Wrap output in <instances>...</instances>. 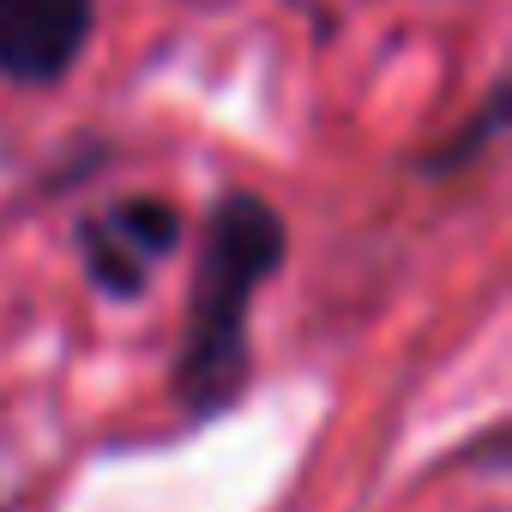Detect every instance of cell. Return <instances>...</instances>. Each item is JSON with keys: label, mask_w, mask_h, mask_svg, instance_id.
Here are the masks:
<instances>
[{"label": "cell", "mask_w": 512, "mask_h": 512, "mask_svg": "<svg viewBox=\"0 0 512 512\" xmlns=\"http://www.w3.org/2000/svg\"><path fill=\"white\" fill-rule=\"evenodd\" d=\"M91 43V0H0V73L49 85Z\"/></svg>", "instance_id": "3957f363"}, {"label": "cell", "mask_w": 512, "mask_h": 512, "mask_svg": "<svg viewBox=\"0 0 512 512\" xmlns=\"http://www.w3.org/2000/svg\"><path fill=\"white\" fill-rule=\"evenodd\" d=\"M278 266H284V217L253 193H229L211 211V229L199 247L193 302H187L193 314L175 356V398L187 404V416H217L241 392L247 308Z\"/></svg>", "instance_id": "6da1fadb"}, {"label": "cell", "mask_w": 512, "mask_h": 512, "mask_svg": "<svg viewBox=\"0 0 512 512\" xmlns=\"http://www.w3.org/2000/svg\"><path fill=\"white\" fill-rule=\"evenodd\" d=\"M175 241H181V217L163 199H127L79 223V253L109 296H139Z\"/></svg>", "instance_id": "7a4b0ae2"}]
</instances>
